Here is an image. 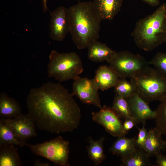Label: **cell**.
Returning a JSON list of instances; mask_svg holds the SVG:
<instances>
[{
    "label": "cell",
    "mask_w": 166,
    "mask_h": 166,
    "mask_svg": "<svg viewBox=\"0 0 166 166\" xmlns=\"http://www.w3.org/2000/svg\"><path fill=\"white\" fill-rule=\"evenodd\" d=\"M148 64L166 75V53H157Z\"/></svg>",
    "instance_id": "484cf974"
},
{
    "label": "cell",
    "mask_w": 166,
    "mask_h": 166,
    "mask_svg": "<svg viewBox=\"0 0 166 166\" xmlns=\"http://www.w3.org/2000/svg\"><path fill=\"white\" fill-rule=\"evenodd\" d=\"M117 137L109 150L113 154L122 158L128 156L137 148L136 137L130 138L123 136Z\"/></svg>",
    "instance_id": "ac0fdd59"
},
{
    "label": "cell",
    "mask_w": 166,
    "mask_h": 166,
    "mask_svg": "<svg viewBox=\"0 0 166 166\" xmlns=\"http://www.w3.org/2000/svg\"><path fill=\"white\" fill-rule=\"evenodd\" d=\"M149 156L142 148H136L127 156L121 158V166H145L150 165Z\"/></svg>",
    "instance_id": "ffe728a7"
},
{
    "label": "cell",
    "mask_w": 166,
    "mask_h": 166,
    "mask_svg": "<svg viewBox=\"0 0 166 166\" xmlns=\"http://www.w3.org/2000/svg\"><path fill=\"white\" fill-rule=\"evenodd\" d=\"M130 81L136 92L148 103L166 97V75L155 68L148 66Z\"/></svg>",
    "instance_id": "277c9868"
},
{
    "label": "cell",
    "mask_w": 166,
    "mask_h": 166,
    "mask_svg": "<svg viewBox=\"0 0 166 166\" xmlns=\"http://www.w3.org/2000/svg\"><path fill=\"white\" fill-rule=\"evenodd\" d=\"M93 121L101 125L105 130L114 137L125 136L121 119L111 108L104 105L97 112H92Z\"/></svg>",
    "instance_id": "9c48e42d"
},
{
    "label": "cell",
    "mask_w": 166,
    "mask_h": 166,
    "mask_svg": "<svg viewBox=\"0 0 166 166\" xmlns=\"http://www.w3.org/2000/svg\"><path fill=\"white\" fill-rule=\"evenodd\" d=\"M87 48L88 58L95 62H107L116 52L109 47L106 44L97 40L92 42Z\"/></svg>",
    "instance_id": "9a60e30c"
},
{
    "label": "cell",
    "mask_w": 166,
    "mask_h": 166,
    "mask_svg": "<svg viewBox=\"0 0 166 166\" xmlns=\"http://www.w3.org/2000/svg\"><path fill=\"white\" fill-rule=\"evenodd\" d=\"M47 0H43V5L44 12H45L48 9L47 6Z\"/></svg>",
    "instance_id": "1f68e13d"
},
{
    "label": "cell",
    "mask_w": 166,
    "mask_h": 166,
    "mask_svg": "<svg viewBox=\"0 0 166 166\" xmlns=\"http://www.w3.org/2000/svg\"><path fill=\"white\" fill-rule=\"evenodd\" d=\"M152 6H156L160 4L159 0H141Z\"/></svg>",
    "instance_id": "f546056e"
},
{
    "label": "cell",
    "mask_w": 166,
    "mask_h": 166,
    "mask_svg": "<svg viewBox=\"0 0 166 166\" xmlns=\"http://www.w3.org/2000/svg\"><path fill=\"white\" fill-rule=\"evenodd\" d=\"M15 145H0V166H21L22 163Z\"/></svg>",
    "instance_id": "d6986e66"
},
{
    "label": "cell",
    "mask_w": 166,
    "mask_h": 166,
    "mask_svg": "<svg viewBox=\"0 0 166 166\" xmlns=\"http://www.w3.org/2000/svg\"></svg>",
    "instance_id": "e575fe53"
},
{
    "label": "cell",
    "mask_w": 166,
    "mask_h": 166,
    "mask_svg": "<svg viewBox=\"0 0 166 166\" xmlns=\"http://www.w3.org/2000/svg\"><path fill=\"white\" fill-rule=\"evenodd\" d=\"M145 124H143L141 128H139V132L136 142V146L143 149L144 144L147 138L148 131L145 128Z\"/></svg>",
    "instance_id": "4316f807"
},
{
    "label": "cell",
    "mask_w": 166,
    "mask_h": 166,
    "mask_svg": "<svg viewBox=\"0 0 166 166\" xmlns=\"http://www.w3.org/2000/svg\"><path fill=\"white\" fill-rule=\"evenodd\" d=\"M114 88L115 93L121 95L125 99L131 97L136 93L133 84L131 81H128L125 78H120Z\"/></svg>",
    "instance_id": "d4e9b609"
},
{
    "label": "cell",
    "mask_w": 166,
    "mask_h": 166,
    "mask_svg": "<svg viewBox=\"0 0 166 166\" xmlns=\"http://www.w3.org/2000/svg\"><path fill=\"white\" fill-rule=\"evenodd\" d=\"M131 35L137 46L146 51L153 50L164 42L166 37V3L137 21Z\"/></svg>",
    "instance_id": "3957f363"
},
{
    "label": "cell",
    "mask_w": 166,
    "mask_h": 166,
    "mask_svg": "<svg viewBox=\"0 0 166 166\" xmlns=\"http://www.w3.org/2000/svg\"><path fill=\"white\" fill-rule=\"evenodd\" d=\"M123 0H93L94 9L101 20L111 21L120 11Z\"/></svg>",
    "instance_id": "4fadbf2b"
},
{
    "label": "cell",
    "mask_w": 166,
    "mask_h": 166,
    "mask_svg": "<svg viewBox=\"0 0 166 166\" xmlns=\"http://www.w3.org/2000/svg\"><path fill=\"white\" fill-rule=\"evenodd\" d=\"M34 166H49V164L47 162L44 163L40 162L39 160L37 159L35 160L34 164Z\"/></svg>",
    "instance_id": "4dcf8cb0"
},
{
    "label": "cell",
    "mask_w": 166,
    "mask_h": 166,
    "mask_svg": "<svg viewBox=\"0 0 166 166\" xmlns=\"http://www.w3.org/2000/svg\"><path fill=\"white\" fill-rule=\"evenodd\" d=\"M72 94L83 103L93 105L101 109V106L97 84L93 79L80 77L73 80Z\"/></svg>",
    "instance_id": "ba28073f"
},
{
    "label": "cell",
    "mask_w": 166,
    "mask_h": 166,
    "mask_svg": "<svg viewBox=\"0 0 166 166\" xmlns=\"http://www.w3.org/2000/svg\"><path fill=\"white\" fill-rule=\"evenodd\" d=\"M128 103L132 117L137 123L145 124L148 120L155 119L156 113L152 110L148 103L136 92L126 99Z\"/></svg>",
    "instance_id": "7c38bea8"
},
{
    "label": "cell",
    "mask_w": 166,
    "mask_h": 166,
    "mask_svg": "<svg viewBox=\"0 0 166 166\" xmlns=\"http://www.w3.org/2000/svg\"><path fill=\"white\" fill-rule=\"evenodd\" d=\"M111 108L120 119L132 118L127 100L118 94L115 93Z\"/></svg>",
    "instance_id": "603a6c76"
},
{
    "label": "cell",
    "mask_w": 166,
    "mask_h": 166,
    "mask_svg": "<svg viewBox=\"0 0 166 166\" xmlns=\"http://www.w3.org/2000/svg\"><path fill=\"white\" fill-rule=\"evenodd\" d=\"M119 79L114 70L106 65L100 66L97 69L93 78L99 89L102 91L114 87Z\"/></svg>",
    "instance_id": "5bb4252c"
},
{
    "label": "cell",
    "mask_w": 166,
    "mask_h": 166,
    "mask_svg": "<svg viewBox=\"0 0 166 166\" xmlns=\"http://www.w3.org/2000/svg\"><path fill=\"white\" fill-rule=\"evenodd\" d=\"M73 96L60 84L48 82L30 91L26 100L28 114L40 130L52 133L72 132L81 118Z\"/></svg>",
    "instance_id": "6da1fadb"
},
{
    "label": "cell",
    "mask_w": 166,
    "mask_h": 166,
    "mask_svg": "<svg viewBox=\"0 0 166 166\" xmlns=\"http://www.w3.org/2000/svg\"><path fill=\"white\" fill-rule=\"evenodd\" d=\"M108 62L120 78H130L148 66L145 58L139 54L124 50L116 52Z\"/></svg>",
    "instance_id": "52a82bcc"
},
{
    "label": "cell",
    "mask_w": 166,
    "mask_h": 166,
    "mask_svg": "<svg viewBox=\"0 0 166 166\" xmlns=\"http://www.w3.org/2000/svg\"><path fill=\"white\" fill-rule=\"evenodd\" d=\"M155 110L156 127L162 135H166V97Z\"/></svg>",
    "instance_id": "cb8c5ba5"
},
{
    "label": "cell",
    "mask_w": 166,
    "mask_h": 166,
    "mask_svg": "<svg viewBox=\"0 0 166 166\" xmlns=\"http://www.w3.org/2000/svg\"><path fill=\"white\" fill-rule=\"evenodd\" d=\"M164 42L166 44V37L165 38V39Z\"/></svg>",
    "instance_id": "836d02e7"
},
{
    "label": "cell",
    "mask_w": 166,
    "mask_h": 166,
    "mask_svg": "<svg viewBox=\"0 0 166 166\" xmlns=\"http://www.w3.org/2000/svg\"><path fill=\"white\" fill-rule=\"evenodd\" d=\"M21 114V107L17 101L5 92H1L0 94V118H13Z\"/></svg>",
    "instance_id": "e0dca14e"
},
{
    "label": "cell",
    "mask_w": 166,
    "mask_h": 166,
    "mask_svg": "<svg viewBox=\"0 0 166 166\" xmlns=\"http://www.w3.org/2000/svg\"><path fill=\"white\" fill-rule=\"evenodd\" d=\"M137 123L132 118H128L124 119L123 123V128L124 132L126 134Z\"/></svg>",
    "instance_id": "83f0119b"
},
{
    "label": "cell",
    "mask_w": 166,
    "mask_h": 166,
    "mask_svg": "<svg viewBox=\"0 0 166 166\" xmlns=\"http://www.w3.org/2000/svg\"><path fill=\"white\" fill-rule=\"evenodd\" d=\"M50 14V37L54 40L62 41L69 31L68 8L60 6Z\"/></svg>",
    "instance_id": "8fae6325"
},
{
    "label": "cell",
    "mask_w": 166,
    "mask_h": 166,
    "mask_svg": "<svg viewBox=\"0 0 166 166\" xmlns=\"http://www.w3.org/2000/svg\"><path fill=\"white\" fill-rule=\"evenodd\" d=\"M11 144L22 147L27 143L19 141L15 137L5 118L0 119V145Z\"/></svg>",
    "instance_id": "7402d4cb"
},
{
    "label": "cell",
    "mask_w": 166,
    "mask_h": 166,
    "mask_svg": "<svg viewBox=\"0 0 166 166\" xmlns=\"http://www.w3.org/2000/svg\"><path fill=\"white\" fill-rule=\"evenodd\" d=\"M49 59L48 76L60 82L74 80L83 71L81 59L75 52L61 53L53 50L49 55Z\"/></svg>",
    "instance_id": "5b68a950"
},
{
    "label": "cell",
    "mask_w": 166,
    "mask_h": 166,
    "mask_svg": "<svg viewBox=\"0 0 166 166\" xmlns=\"http://www.w3.org/2000/svg\"><path fill=\"white\" fill-rule=\"evenodd\" d=\"M162 135L156 127L148 131L143 149L150 157L156 156L161 153V151L165 149V140H163Z\"/></svg>",
    "instance_id": "2e32d148"
},
{
    "label": "cell",
    "mask_w": 166,
    "mask_h": 166,
    "mask_svg": "<svg viewBox=\"0 0 166 166\" xmlns=\"http://www.w3.org/2000/svg\"><path fill=\"white\" fill-rule=\"evenodd\" d=\"M105 138L102 137L97 140L89 137V145L87 147V152L89 158L96 165H100L105 159L103 143Z\"/></svg>",
    "instance_id": "44dd1931"
},
{
    "label": "cell",
    "mask_w": 166,
    "mask_h": 166,
    "mask_svg": "<svg viewBox=\"0 0 166 166\" xmlns=\"http://www.w3.org/2000/svg\"><path fill=\"white\" fill-rule=\"evenodd\" d=\"M70 33L79 49L86 48L99 37L101 20L91 1L80 2L68 8Z\"/></svg>",
    "instance_id": "7a4b0ae2"
},
{
    "label": "cell",
    "mask_w": 166,
    "mask_h": 166,
    "mask_svg": "<svg viewBox=\"0 0 166 166\" xmlns=\"http://www.w3.org/2000/svg\"><path fill=\"white\" fill-rule=\"evenodd\" d=\"M34 154L46 158L60 166H69V142L61 136L36 144H27Z\"/></svg>",
    "instance_id": "8992f818"
},
{
    "label": "cell",
    "mask_w": 166,
    "mask_h": 166,
    "mask_svg": "<svg viewBox=\"0 0 166 166\" xmlns=\"http://www.w3.org/2000/svg\"><path fill=\"white\" fill-rule=\"evenodd\" d=\"M165 149H166V140H165Z\"/></svg>",
    "instance_id": "d6a6232c"
},
{
    "label": "cell",
    "mask_w": 166,
    "mask_h": 166,
    "mask_svg": "<svg viewBox=\"0 0 166 166\" xmlns=\"http://www.w3.org/2000/svg\"><path fill=\"white\" fill-rule=\"evenodd\" d=\"M5 119L19 141L26 143L30 138L37 136L35 124L29 114H21L13 118Z\"/></svg>",
    "instance_id": "30bf717a"
},
{
    "label": "cell",
    "mask_w": 166,
    "mask_h": 166,
    "mask_svg": "<svg viewBox=\"0 0 166 166\" xmlns=\"http://www.w3.org/2000/svg\"><path fill=\"white\" fill-rule=\"evenodd\" d=\"M156 162L157 166H166V156L160 153L156 156Z\"/></svg>",
    "instance_id": "f1b7e54d"
}]
</instances>
